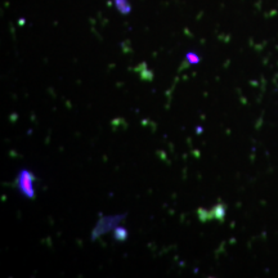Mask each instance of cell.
Here are the masks:
<instances>
[{
	"label": "cell",
	"mask_w": 278,
	"mask_h": 278,
	"mask_svg": "<svg viewBox=\"0 0 278 278\" xmlns=\"http://www.w3.org/2000/svg\"><path fill=\"white\" fill-rule=\"evenodd\" d=\"M197 133H202V127L198 126V127H197Z\"/></svg>",
	"instance_id": "8992f818"
},
{
	"label": "cell",
	"mask_w": 278,
	"mask_h": 278,
	"mask_svg": "<svg viewBox=\"0 0 278 278\" xmlns=\"http://www.w3.org/2000/svg\"><path fill=\"white\" fill-rule=\"evenodd\" d=\"M127 214H116V215H107V216H102L99 220L97 222L95 227L91 230V241H95L97 238L104 236L106 233L113 230L116 227H119L120 223L124 222L126 219Z\"/></svg>",
	"instance_id": "6da1fadb"
},
{
	"label": "cell",
	"mask_w": 278,
	"mask_h": 278,
	"mask_svg": "<svg viewBox=\"0 0 278 278\" xmlns=\"http://www.w3.org/2000/svg\"><path fill=\"white\" fill-rule=\"evenodd\" d=\"M35 182H36V176L27 169H22L18 173L17 178H16L14 185L17 191L23 196V197L28 198V200H34L36 197V189H35Z\"/></svg>",
	"instance_id": "7a4b0ae2"
},
{
	"label": "cell",
	"mask_w": 278,
	"mask_h": 278,
	"mask_svg": "<svg viewBox=\"0 0 278 278\" xmlns=\"http://www.w3.org/2000/svg\"><path fill=\"white\" fill-rule=\"evenodd\" d=\"M115 4L116 9L121 13L122 16H126L131 12V5H130L129 0H112Z\"/></svg>",
	"instance_id": "3957f363"
},
{
	"label": "cell",
	"mask_w": 278,
	"mask_h": 278,
	"mask_svg": "<svg viewBox=\"0 0 278 278\" xmlns=\"http://www.w3.org/2000/svg\"><path fill=\"white\" fill-rule=\"evenodd\" d=\"M127 237H129V232H127L126 228H124V227H116L115 229H113V238L116 239V241H119V242H125L127 239Z\"/></svg>",
	"instance_id": "277c9868"
},
{
	"label": "cell",
	"mask_w": 278,
	"mask_h": 278,
	"mask_svg": "<svg viewBox=\"0 0 278 278\" xmlns=\"http://www.w3.org/2000/svg\"><path fill=\"white\" fill-rule=\"evenodd\" d=\"M185 59H187V62L189 64H198L200 61H201L200 56H198L197 53H195V52H188V53L185 54Z\"/></svg>",
	"instance_id": "5b68a950"
}]
</instances>
